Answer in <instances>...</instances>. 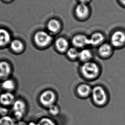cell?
Returning <instances> with one entry per match:
<instances>
[{
	"label": "cell",
	"instance_id": "obj_1",
	"mask_svg": "<svg viewBox=\"0 0 125 125\" xmlns=\"http://www.w3.org/2000/svg\"><path fill=\"white\" fill-rule=\"evenodd\" d=\"M12 116L16 121L23 120L27 111V106L24 100H16L12 105Z\"/></svg>",
	"mask_w": 125,
	"mask_h": 125
},
{
	"label": "cell",
	"instance_id": "obj_2",
	"mask_svg": "<svg viewBox=\"0 0 125 125\" xmlns=\"http://www.w3.org/2000/svg\"><path fill=\"white\" fill-rule=\"evenodd\" d=\"M92 98L97 105L102 106L106 103L108 95L105 89L101 86H95L92 90Z\"/></svg>",
	"mask_w": 125,
	"mask_h": 125
},
{
	"label": "cell",
	"instance_id": "obj_3",
	"mask_svg": "<svg viewBox=\"0 0 125 125\" xmlns=\"http://www.w3.org/2000/svg\"><path fill=\"white\" fill-rule=\"evenodd\" d=\"M81 72L84 77L93 79L100 74V68L96 63L87 62L82 66Z\"/></svg>",
	"mask_w": 125,
	"mask_h": 125
},
{
	"label": "cell",
	"instance_id": "obj_4",
	"mask_svg": "<svg viewBox=\"0 0 125 125\" xmlns=\"http://www.w3.org/2000/svg\"><path fill=\"white\" fill-rule=\"evenodd\" d=\"M111 44L114 48H120L125 45V32L118 30L115 31L110 38Z\"/></svg>",
	"mask_w": 125,
	"mask_h": 125
},
{
	"label": "cell",
	"instance_id": "obj_5",
	"mask_svg": "<svg viewBox=\"0 0 125 125\" xmlns=\"http://www.w3.org/2000/svg\"><path fill=\"white\" fill-rule=\"evenodd\" d=\"M56 96L55 94L51 90H47L42 93L39 97V101L43 106L48 108L56 104Z\"/></svg>",
	"mask_w": 125,
	"mask_h": 125
},
{
	"label": "cell",
	"instance_id": "obj_6",
	"mask_svg": "<svg viewBox=\"0 0 125 125\" xmlns=\"http://www.w3.org/2000/svg\"><path fill=\"white\" fill-rule=\"evenodd\" d=\"M52 40V37L51 35L44 31H38L34 36V41L36 44L41 47L48 45Z\"/></svg>",
	"mask_w": 125,
	"mask_h": 125
},
{
	"label": "cell",
	"instance_id": "obj_7",
	"mask_svg": "<svg viewBox=\"0 0 125 125\" xmlns=\"http://www.w3.org/2000/svg\"><path fill=\"white\" fill-rule=\"evenodd\" d=\"M114 52V47L108 43H103L100 45L98 52L100 56L103 58H108L112 56Z\"/></svg>",
	"mask_w": 125,
	"mask_h": 125
},
{
	"label": "cell",
	"instance_id": "obj_8",
	"mask_svg": "<svg viewBox=\"0 0 125 125\" xmlns=\"http://www.w3.org/2000/svg\"><path fill=\"white\" fill-rule=\"evenodd\" d=\"M15 101V96L12 93L6 92L0 96V103L3 106L7 107L12 106Z\"/></svg>",
	"mask_w": 125,
	"mask_h": 125
},
{
	"label": "cell",
	"instance_id": "obj_9",
	"mask_svg": "<svg viewBox=\"0 0 125 125\" xmlns=\"http://www.w3.org/2000/svg\"><path fill=\"white\" fill-rule=\"evenodd\" d=\"M72 43L75 47H84L89 44V38L82 34H79L74 36L72 39Z\"/></svg>",
	"mask_w": 125,
	"mask_h": 125
},
{
	"label": "cell",
	"instance_id": "obj_10",
	"mask_svg": "<svg viewBox=\"0 0 125 125\" xmlns=\"http://www.w3.org/2000/svg\"><path fill=\"white\" fill-rule=\"evenodd\" d=\"M105 40V37L100 32H97L91 35L89 38V44L92 46H97L102 44Z\"/></svg>",
	"mask_w": 125,
	"mask_h": 125
},
{
	"label": "cell",
	"instance_id": "obj_11",
	"mask_svg": "<svg viewBox=\"0 0 125 125\" xmlns=\"http://www.w3.org/2000/svg\"><path fill=\"white\" fill-rule=\"evenodd\" d=\"M76 15L79 18L83 19L86 18L89 13V9L84 3H81L76 7Z\"/></svg>",
	"mask_w": 125,
	"mask_h": 125
},
{
	"label": "cell",
	"instance_id": "obj_12",
	"mask_svg": "<svg viewBox=\"0 0 125 125\" xmlns=\"http://www.w3.org/2000/svg\"><path fill=\"white\" fill-rule=\"evenodd\" d=\"M55 45L58 51L60 52H64L68 50L69 44L65 39L61 37L56 40Z\"/></svg>",
	"mask_w": 125,
	"mask_h": 125
},
{
	"label": "cell",
	"instance_id": "obj_13",
	"mask_svg": "<svg viewBox=\"0 0 125 125\" xmlns=\"http://www.w3.org/2000/svg\"><path fill=\"white\" fill-rule=\"evenodd\" d=\"M10 64L6 62H0V79L6 78L11 73Z\"/></svg>",
	"mask_w": 125,
	"mask_h": 125
},
{
	"label": "cell",
	"instance_id": "obj_14",
	"mask_svg": "<svg viewBox=\"0 0 125 125\" xmlns=\"http://www.w3.org/2000/svg\"><path fill=\"white\" fill-rule=\"evenodd\" d=\"M77 91L80 96L85 98L91 94L92 90L91 87L88 85L83 84L78 86Z\"/></svg>",
	"mask_w": 125,
	"mask_h": 125
},
{
	"label": "cell",
	"instance_id": "obj_15",
	"mask_svg": "<svg viewBox=\"0 0 125 125\" xmlns=\"http://www.w3.org/2000/svg\"><path fill=\"white\" fill-rule=\"evenodd\" d=\"M10 35L4 29H0V46L6 45L10 42Z\"/></svg>",
	"mask_w": 125,
	"mask_h": 125
},
{
	"label": "cell",
	"instance_id": "obj_16",
	"mask_svg": "<svg viewBox=\"0 0 125 125\" xmlns=\"http://www.w3.org/2000/svg\"><path fill=\"white\" fill-rule=\"evenodd\" d=\"M47 29L51 32H57L61 28V24L56 19H52L49 21L47 24Z\"/></svg>",
	"mask_w": 125,
	"mask_h": 125
},
{
	"label": "cell",
	"instance_id": "obj_17",
	"mask_svg": "<svg viewBox=\"0 0 125 125\" xmlns=\"http://www.w3.org/2000/svg\"><path fill=\"white\" fill-rule=\"evenodd\" d=\"M10 47L12 51L16 52H20L24 49V44L19 40H15L11 43Z\"/></svg>",
	"mask_w": 125,
	"mask_h": 125
},
{
	"label": "cell",
	"instance_id": "obj_18",
	"mask_svg": "<svg viewBox=\"0 0 125 125\" xmlns=\"http://www.w3.org/2000/svg\"><path fill=\"white\" fill-rule=\"evenodd\" d=\"M92 56L91 51L88 49H84L79 52V57L82 61L87 62V61L91 59Z\"/></svg>",
	"mask_w": 125,
	"mask_h": 125
},
{
	"label": "cell",
	"instance_id": "obj_19",
	"mask_svg": "<svg viewBox=\"0 0 125 125\" xmlns=\"http://www.w3.org/2000/svg\"><path fill=\"white\" fill-rule=\"evenodd\" d=\"M16 121L9 115L0 117V125H15Z\"/></svg>",
	"mask_w": 125,
	"mask_h": 125
},
{
	"label": "cell",
	"instance_id": "obj_20",
	"mask_svg": "<svg viewBox=\"0 0 125 125\" xmlns=\"http://www.w3.org/2000/svg\"><path fill=\"white\" fill-rule=\"evenodd\" d=\"M39 125H58L56 121L52 118L48 117H43L38 120Z\"/></svg>",
	"mask_w": 125,
	"mask_h": 125
},
{
	"label": "cell",
	"instance_id": "obj_21",
	"mask_svg": "<svg viewBox=\"0 0 125 125\" xmlns=\"http://www.w3.org/2000/svg\"><path fill=\"white\" fill-rule=\"evenodd\" d=\"M47 109L48 114L51 117H57L60 113V108L56 104L51 105Z\"/></svg>",
	"mask_w": 125,
	"mask_h": 125
},
{
	"label": "cell",
	"instance_id": "obj_22",
	"mask_svg": "<svg viewBox=\"0 0 125 125\" xmlns=\"http://www.w3.org/2000/svg\"><path fill=\"white\" fill-rule=\"evenodd\" d=\"M2 87L3 89L7 91H12L15 88V84L12 80H7L3 82L2 84Z\"/></svg>",
	"mask_w": 125,
	"mask_h": 125
},
{
	"label": "cell",
	"instance_id": "obj_23",
	"mask_svg": "<svg viewBox=\"0 0 125 125\" xmlns=\"http://www.w3.org/2000/svg\"><path fill=\"white\" fill-rule=\"evenodd\" d=\"M79 52L75 48H70L67 51L68 56L71 59H75L79 57Z\"/></svg>",
	"mask_w": 125,
	"mask_h": 125
},
{
	"label": "cell",
	"instance_id": "obj_24",
	"mask_svg": "<svg viewBox=\"0 0 125 125\" xmlns=\"http://www.w3.org/2000/svg\"><path fill=\"white\" fill-rule=\"evenodd\" d=\"M9 110L6 107L3 106L0 107V117H4L8 115Z\"/></svg>",
	"mask_w": 125,
	"mask_h": 125
},
{
	"label": "cell",
	"instance_id": "obj_25",
	"mask_svg": "<svg viewBox=\"0 0 125 125\" xmlns=\"http://www.w3.org/2000/svg\"><path fill=\"white\" fill-rule=\"evenodd\" d=\"M15 125H28V123L22 120L16 121Z\"/></svg>",
	"mask_w": 125,
	"mask_h": 125
},
{
	"label": "cell",
	"instance_id": "obj_26",
	"mask_svg": "<svg viewBox=\"0 0 125 125\" xmlns=\"http://www.w3.org/2000/svg\"><path fill=\"white\" fill-rule=\"evenodd\" d=\"M117 1L121 6L125 8V0H117Z\"/></svg>",
	"mask_w": 125,
	"mask_h": 125
},
{
	"label": "cell",
	"instance_id": "obj_27",
	"mask_svg": "<svg viewBox=\"0 0 125 125\" xmlns=\"http://www.w3.org/2000/svg\"><path fill=\"white\" fill-rule=\"evenodd\" d=\"M28 125H39V123L37 121H31L30 122H28Z\"/></svg>",
	"mask_w": 125,
	"mask_h": 125
},
{
	"label": "cell",
	"instance_id": "obj_28",
	"mask_svg": "<svg viewBox=\"0 0 125 125\" xmlns=\"http://www.w3.org/2000/svg\"><path fill=\"white\" fill-rule=\"evenodd\" d=\"M80 0V2L82 3H87V2H88L89 0Z\"/></svg>",
	"mask_w": 125,
	"mask_h": 125
},
{
	"label": "cell",
	"instance_id": "obj_29",
	"mask_svg": "<svg viewBox=\"0 0 125 125\" xmlns=\"http://www.w3.org/2000/svg\"><path fill=\"white\" fill-rule=\"evenodd\" d=\"M5 1H10L11 0H4Z\"/></svg>",
	"mask_w": 125,
	"mask_h": 125
}]
</instances>
